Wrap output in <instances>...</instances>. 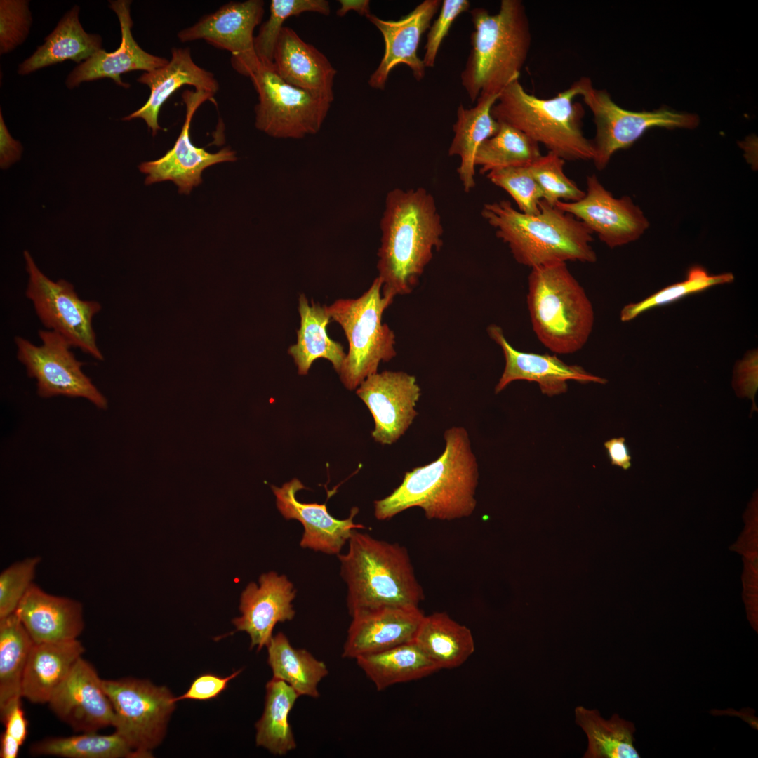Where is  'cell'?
I'll return each mask as SVG.
<instances>
[{
	"mask_svg": "<svg viewBox=\"0 0 758 758\" xmlns=\"http://www.w3.org/2000/svg\"><path fill=\"white\" fill-rule=\"evenodd\" d=\"M380 230L378 277L382 295L392 303L396 295L412 292L442 246L444 227L434 197L423 187L392 190Z\"/></svg>",
	"mask_w": 758,
	"mask_h": 758,
	"instance_id": "obj_1",
	"label": "cell"
},
{
	"mask_svg": "<svg viewBox=\"0 0 758 758\" xmlns=\"http://www.w3.org/2000/svg\"><path fill=\"white\" fill-rule=\"evenodd\" d=\"M446 446L434 461L405 473L401 484L374 502V515L387 520L409 508H421L428 519L450 521L472 514L478 484V465L467 430L445 431Z\"/></svg>",
	"mask_w": 758,
	"mask_h": 758,
	"instance_id": "obj_2",
	"label": "cell"
},
{
	"mask_svg": "<svg viewBox=\"0 0 758 758\" xmlns=\"http://www.w3.org/2000/svg\"><path fill=\"white\" fill-rule=\"evenodd\" d=\"M537 214L516 210L507 200L484 205L481 215L509 247L514 260L531 268L568 261L593 263L592 232L579 220L542 199Z\"/></svg>",
	"mask_w": 758,
	"mask_h": 758,
	"instance_id": "obj_3",
	"label": "cell"
},
{
	"mask_svg": "<svg viewBox=\"0 0 758 758\" xmlns=\"http://www.w3.org/2000/svg\"><path fill=\"white\" fill-rule=\"evenodd\" d=\"M347 543V552L337 556L351 617L385 607L419 606L425 594L404 546L358 529Z\"/></svg>",
	"mask_w": 758,
	"mask_h": 758,
	"instance_id": "obj_4",
	"label": "cell"
},
{
	"mask_svg": "<svg viewBox=\"0 0 758 758\" xmlns=\"http://www.w3.org/2000/svg\"><path fill=\"white\" fill-rule=\"evenodd\" d=\"M470 15L471 50L460 79L473 102L480 96L500 94L519 79L531 48V32L520 0H502L494 14L474 8Z\"/></svg>",
	"mask_w": 758,
	"mask_h": 758,
	"instance_id": "obj_5",
	"label": "cell"
},
{
	"mask_svg": "<svg viewBox=\"0 0 758 758\" xmlns=\"http://www.w3.org/2000/svg\"><path fill=\"white\" fill-rule=\"evenodd\" d=\"M578 95L573 83L553 98H540L526 92L516 79L500 93L491 114L497 121L519 129L565 161L592 160V140L583 131L585 110L580 103L574 102Z\"/></svg>",
	"mask_w": 758,
	"mask_h": 758,
	"instance_id": "obj_6",
	"label": "cell"
},
{
	"mask_svg": "<svg viewBox=\"0 0 758 758\" xmlns=\"http://www.w3.org/2000/svg\"><path fill=\"white\" fill-rule=\"evenodd\" d=\"M526 298L533 330L551 352L573 354L587 343L594 326L593 307L566 263L531 268Z\"/></svg>",
	"mask_w": 758,
	"mask_h": 758,
	"instance_id": "obj_7",
	"label": "cell"
},
{
	"mask_svg": "<svg viewBox=\"0 0 758 758\" xmlns=\"http://www.w3.org/2000/svg\"><path fill=\"white\" fill-rule=\"evenodd\" d=\"M381 290L378 277L360 297L338 299L327 306L331 319L340 325L349 344L338 373L349 390L376 373L380 361H389L397 354L394 333L382 323L383 312L392 302L382 295Z\"/></svg>",
	"mask_w": 758,
	"mask_h": 758,
	"instance_id": "obj_8",
	"label": "cell"
},
{
	"mask_svg": "<svg viewBox=\"0 0 758 758\" xmlns=\"http://www.w3.org/2000/svg\"><path fill=\"white\" fill-rule=\"evenodd\" d=\"M573 84L594 117L596 134L592 140V161L598 170L607 166L615 152L631 147L649 128L692 129L700 122L696 114L666 107L641 112L623 109L613 102L607 91L594 88L587 77H582Z\"/></svg>",
	"mask_w": 758,
	"mask_h": 758,
	"instance_id": "obj_9",
	"label": "cell"
},
{
	"mask_svg": "<svg viewBox=\"0 0 758 758\" xmlns=\"http://www.w3.org/2000/svg\"><path fill=\"white\" fill-rule=\"evenodd\" d=\"M112 705L113 727L134 752V757H151L162 742L175 708L173 695L166 686L147 679L126 677L103 679Z\"/></svg>",
	"mask_w": 758,
	"mask_h": 758,
	"instance_id": "obj_10",
	"label": "cell"
},
{
	"mask_svg": "<svg viewBox=\"0 0 758 758\" xmlns=\"http://www.w3.org/2000/svg\"><path fill=\"white\" fill-rule=\"evenodd\" d=\"M23 255L29 275L25 296L32 301L44 326L60 334L72 347L103 361L93 327V317L102 310L100 303L81 299L73 284L65 279H49L28 251H24Z\"/></svg>",
	"mask_w": 758,
	"mask_h": 758,
	"instance_id": "obj_11",
	"label": "cell"
},
{
	"mask_svg": "<svg viewBox=\"0 0 758 758\" xmlns=\"http://www.w3.org/2000/svg\"><path fill=\"white\" fill-rule=\"evenodd\" d=\"M250 79L258 95L255 127L277 138H302L317 133L331 101L284 81L273 63L260 62Z\"/></svg>",
	"mask_w": 758,
	"mask_h": 758,
	"instance_id": "obj_12",
	"label": "cell"
},
{
	"mask_svg": "<svg viewBox=\"0 0 758 758\" xmlns=\"http://www.w3.org/2000/svg\"><path fill=\"white\" fill-rule=\"evenodd\" d=\"M42 343L35 345L21 336H15L17 358L27 375L36 380V392L42 398L56 396L81 397L98 408L106 410L105 396L83 372L84 363L71 351L72 345L58 333L39 330Z\"/></svg>",
	"mask_w": 758,
	"mask_h": 758,
	"instance_id": "obj_13",
	"label": "cell"
},
{
	"mask_svg": "<svg viewBox=\"0 0 758 758\" xmlns=\"http://www.w3.org/2000/svg\"><path fill=\"white\" fill-rule=\"evenodd\" d=\"M264 1H230L178 33L181 42L204 39L231 53V64L238 73L250 77L260 64L254 48L253 32L262 19Z\"/></svg>",
	"mask_w": 758,
	"mask_h": 758,
	"instance_id": "obj_14",
	"label": "cell"
},
{
	"mask_svg": "<svg viewBox=\"0 0 758 758\" xmlns=\"http://www.w3.org/2000/svg\"><path fill=\"white\" fill-rule=\"evenodd\" d=\"M587 191L576 201H557L555 206L580 220L609 248L638 239L649 222L630 197L615 198L596 175L586 179Z\"/></svg>",
	"mask_w": 758,
	"mask_h": 758,
	"instance_id": "obj_15",
	"label": "cell"
},
{
	"mask_svg": "<svg viewBox=\"0 0 758 758\" xmlns=\"http://www.w3.org/2000/svg\"><path fill=\"white\" fill-rule=\"evenodd\" d=\"M213 95L204 91H184L182 98L186 108L185 119L173 147L161 158L142 162L138 166L140 171L147 175L145 185L171 180L178 186L180 193L189 194L194 187L201 183L204 169L218 163L237 160L235 152L230 148L211 153L195 146L191 140L192 119L199 107L211 100Z\"/></svg>",
	"mask_w": 758,
	"mask_h": 758,
	"instance_id": "obj_16",
	"label": "cell"
},
{
	"mask_svg": "<svg viewBox=\"0 0 758 758\" xmlns=\"http://www.w3.org/2000/svg\"><path fill=\"white\" fill-rule=\"evenodd\" d=\"M356 393L373 418L372 437L382 444L397 441L418 415L415 407L420 388L415 377L405 372L385 371L371 375Z\"/></svg>",
	"mask_w": 758,
	"mask_h": 758,
	"instance_id": "obj_17",
	"label": "cell"
},
{
	"mask_svg": "<svg viewBox=\"0 0 758 758\" xmlns=\"http://www.w3.org/2000/svg\"><path fill=\"white\" fill-rule=\"evenodd\" d=\"M97 670L80 658L51 697L48 705L77 732H98L112 726L114 712Z\"/></svg>",
	"mask_w": 758,
	"mask_h": 758,
	"instance_id": "obj_18",
	"label": "cell"
},
{
	"mask_svg": "<svg viewBox=\"0 0 758 758\" xmlns=\"http://www.w3.org/2000/svg\"><path fill=\"white\" fill-rule=\"evenodd\" d=\"M259 584L250 583L240 597L241 616L232 620L236 631L246 632L250 648L258 651L267 647L278 623L292 620L295 616L293 604L296 596L293 583L286 575L270 571L262 574Z\"/></svg>",
	"mask_w": 758,
	"mask_h": 758,
	"instance_id": "obj_19",
	"label": "cell"
},
{
	"mask_svg": "<svg viewBox=\"0 0 758 758\" xmlns=\"http://www.w3.org/2000/svg\"><path fill=\"white\" fill-rule=\"evenodd\" d=\"M276 497V505L286 519L298 521L303 527L300 546L314 552L329 555H338L348 542L352 531L366 527L354 521L359 512L357 507L352 508L350 516L344 519L333 517L326 505L299 501L297 493L307 488L296 478L281 487L271 486Z\"/></svg>",
	"mask_w": 758,
	"mask_h": 758,
	"instance_id": "obj_20",
	"label": "cell"
},
{
	"mask_svg": "<svg viewBox=\"0 0 758 758\" xmlns=\"http://www.w3.org/2000/svg\"><path fill=\"white\" fill-rule=\"evenodd\" d=\"M487 332L501 347L505 361L504 371L495 387L496 394L516 380L536 383L541 392L549 397L566 392L568 380L580 383H607L606 379L588 373L580 366L566 364L555 354L516 350L507 340L503 329L498 325L488 326Z\"/></svg>",
	"mask_w": 758,
	"mask_h": 758,
	"instance_id": "obj_21",
	"label": "cell"
},
{
	"mask_svg": "<svg viewBox=\"0 0 758 758\" xmlns=\"http://www.w3.org/2000/svg\"><path fill=\"white\" fill-rule=\"evenodd\" d=\"M441 4L440 0H425L397 20H383L371 13L366 16L380 32L385 42L384 55L368 79L371 88L383 89L390 72L400 64L408 66L416 80L423 79L425 67L418 56V48Z\"/></svg>",
	"mask_w": 758,
	"mask_h": 758,
	"instance_id": "obj_22",
	"label": "cell"
},
{
	"mask_svg": "<svg viewBox=\"0 0 758 758\" xmlns=\"http://www.w3.org/2000/svg\"><path fill=\"white\" fill-rule=\"evenodd\" d=\"M425 614L419 606L385 607L352 616L342 656L354 658L413 641Z\"/></svg>",
	"mask_w": 758,
	"mask_h": 758,
	"instance_id": "obj_23",
	"label": "cell"
},
{
	"mask_svg": "<svg viewBox=\"0 0 758 758\" xmlns=\"http://www.w3.org/2000/svg\"><path fill=\"white\" fill-rule=\"evenodd\" d=\"M131 1L128 0L109 1V8L115 12L120 23V46L110 53L101 48L79 64L68 76L66 80L67 88H73L82 82L102 78H111L117 84L128 88L129 84L122 81L121 74L136 70L150 72L168 63L166 58L145 51L134 39L131 33Z\"/></svg>",
	"mask_w": 758,
	"mask_h": 758,
	"instance_id": "obj_24",
	"label": "cell"
},
{
	"mask_svg": "<svg viewBox=\"0 0 758 758\" xmlns=\"http://www.w3.org/2000/svg\"><path fill=\"white\" fill-rule=\"evenodd\" d=\"M138 81L149 86L150 95L145 104L122 120L142 119L152 135L162 128L158 124L159 112L164 102L184 85L195 87L215 95L219 84L213 73L198 66L192 60L189 48H173L171 58L164 66L143 73Z\"/></svg>",
	"mask_w": 758,
	"mask_h": 758,
	"instance_id": "obj_25",
	"label": "cell"
},
{
	"mask_svg": "<svg viewBox=\"0 0 758 758\" xmlns=\"http://www.w3.org/2000/svg\"><path fill=\"white\" fill-rule=\"evenodd\" d=\"M34 643L76 639L84 630L82 604L32 584L15 612Z\"/></svg>",
	"mask_w": 758,
	"mask_h": 758,
	"instance_id": "obj_26",
	"label": "cell"
},
{
	"mask_svg": "<svg viewBox=\"0 0 758 758\" xmlns=\"http://www.w3.org/2000/svg\"><path fill=\"white\" fill-rule=\"evenodd\" d=\"M273 67L286 83L333 100V81L337 71L321 51L303 41L290 27H284L279 35Z\"/></svg>",
	"mask_w": 758,
	"mask_h": 758,
	"instance_id": "obj_27",
	"label": "cell"
},
{
	"mask_svg": "<svg viewBox=\"0 0 758 758\" xmlns=\"http://www.w3.org/2000/svg\"><path fill=\"white\" fill-rule=\"evenodd\" d=\"M84 651L77 639L34 643L23 675L22 697L33 703H48Z\"/></svg>",
	"mask_w": 758,
	"mask_h": 758,
	"instance_id": "obj_28",
	"label": "cell"
},
{
	"mask_svg": "<svg viewBox=\"0 0 758 758\" xmlns=\"http://www.w3.org/2000/svg\"><path fill=\"white\" fill-rule=\"evenodd\" d=\"M498 95L480 96L475 106L465 108L460 104L457 121L453 126L454 136L448 149L449 156L460 159L457 169L464 190L469 192L475 186V156L481 145L494 135L500 124L491 114V109Z\"/></svg>",
	"mask_w": 758,
	"mask_h": 758,
	"instance_id": "obj_29",
	"label": "cell"
},
{
	"mask_svg": "<svg viewBox=\"0 0 758 758\" xmlns=\"http://www.w3.org/2000/svg\"><path fill=\"white\" fill-rule=\"evenodd\" d=\"M300 326L297 330V341L288 347L290 354L300 375L308 373L312 363L318 359L328 360L339 373L346 357L343 345L332 340L327 333L331 317L327 305L311 301L301 294L298 300Z\"/></svg>",
	"mask_w": 758,
	"mask_h": 758,
	"instance_id": "obj_30",
	"label": "cell"
},
{
	"mask_svg": "<svg viewBox=\"0 0 758 758\" xmlns=\"http://www.w3.org/2000/svg\"><path fill=\"white\" fill-rule=\"evenodd\" d=\"M79 8L74 6L45 38L43 45L18 67V74L26 75L39 69L71 60L86 61L102 48L98 34H88L79 20Z\"/></svg>",
	"mask_w": 758,
	"mask_h": 758,
	"instance_id": "obj_31",
	"label": "cell"
},
{
	"mask_svg": "<svg viewBox=\"0 0 758 758\" xmlns=\"http://www.w3.org/2000/svg\"><path fill=\"white\" fill-rule=\"evenodd\" d=\"M413 641L439 670L461 666L474 651L471 630L446 612L425 615Z\"/></svg>",
	"mask_w": 758,
	"mask_h": 758,
	"instance_id": "obj_32",
	"label": "cell"
},
{
	"mask_svg": "<svg viewBox=\"0 0 758 758\" xmlns=\"http://www.w3.org/2000/svg\"><path fill=\"white\" fill-rule=\"evenodd\" d=\"M355 660L378 691L420 679L439 670L413 641Z\"/></svg>",
	"mask_w": 758,
	"mask_h": 758,
	"instance_id": "obj_33",
	"label": "cell"
},
{
	"mask_svg": "<svg viewBox=\"0 0 758 758\" xmlns=\"http://www.w3.org/2000/svg\"><path fill=\"white\" fill-rule=\"evenodd\" d=\"M267 649L272 677L287 683L300 696H319L318 686L328 674L323 661L307 649L293 646L283 632L273 636Z\"/></svg>",
	"mask_w": 758,
	"mask_h": 758,
	"instance_id": "obj_34",
	"label": "cell"
},
{
	"mask_svg": "<svg viewBox=\"0 0 758 758\" xmlns=\"http://www.w3.org/2000/svg\"><path fill=\"white\" fill-rule=\"evenodd\" d=\"M265 707L255 724V743L274 755L297 747L288 716L300 695L285 681L272 677L266 684Z\"/></svg>",
	"mask_w": 758,
	"mask_h": 758,
	"instance_id": "obj_35",
	"label": "cell"
},
{
	"mask_svg": "<svg viewBox=\"0 0 758 758\" xmlns=\"http://www.w3.org/2000/svg\"><path fill=\"white\" fill-rule=\"evenodd\" d=\"M34 644L15 613L0 618V716L21 702L23 675Z\"/></svg>",
	"mask_w": 758,
	"mask_h": 758,
	"instance_id": "obj_36",
	"label": "cell"
},
{
	"mask_svg": "<svg viewBox=\"0 0 758 758\" xmlns=\"http://www.w3.org/2000/svg\"><path fill=\"white\" fill-rule=\"evenodd\" d=\"M575 722L587 736L588 747L585 758H639L634 745L635 726L631 722L614 714L610 719L602 718L597 710L583 706L575 709Z\"/></svg>",
	"mask_w": 758,
	"mask_h": 758,
	"instance_id": "obj_37",
	"label": "cell"
},
{
	"mask_svg": "<svg viewBox=\"0 0 758 758\" xmlns=\"http://www.w3.org/2000/svg\"><path fill=\"white\" fill-rule=\"evenodd\" d=\"M29 751L34 756L65 758L134 757L133 751L116 731L109 735L84 732L67 737H48L32 744Z\"/></svg>",
	"mask_w": 758,
	"mask_h": 758,
	"instance_id": "obj_38",
	"label": "cell"
},
{
	"mask_svg": "<svg viewBox=\"0 0 758 758\" xmlns=\"http://www.w3.org/2000/svg\"><path fill=\"white\" fill-rule=\"evenodd\" d=\"M497 133L478 149L474 164L481 173L510 166L527 165L542 154L539 144L519 129L500 123Z\"/></svg>",
	"mask_w": 758,
	"mask_h": 758,
	"instance_id": "obj_39",
	"label": "cell"
},
{
	"mask_svg": "<svg viewBox=\"0 0 758 758\" xmlns=\"http://www.w3.org/2000/svg\"><path fill=\"white\" fill-rule=\"evenodd\" d=\"M733 279L734 276L731 272L710 274L700 265L693 266L683 281L670 285L641 301L625 305L620 312V320L629 321L646 310L673 302L716 285L731 283Z\"/></svg>",
	"mask_w": 758,
	"mask_h": 758,
	"instance_id": "obj_40",
	"label": "cell"
},
{
	"mask_svg": "<svg viewBox=\"0 0 758 758\" xmlns=\"http://www.w3.org/2000/svg\"><path fill=\"white\" fill-rule=\"evenodd\" d=\"M270 17L260 28L254 38V48L260 62L273 63V55L277 41L284 22L291 16H297L305 12H314L328 15L331 12L329 2L326 0H272Z\"/></svg>",
	"mask_w": 758,
	"mask_h": 758,
	"instance_id": "obj_41",
	"label": "cell"
},
{
	"mask_svg": "<svg viewBox=\"0 0 758 758\" xmlns=\"http://www.w3.org/2000/svg\"><path fill=\"white\" fill-rule=\"evenodd\" d=\"M565 160L548 152L528 164V170L540 187L543 200L552 206L557 201H576L585 192L569 179L564 171Z\"/></svg>",
	"mask_w": 758,
	"mask_h": 758,
	"instance_id": "obj_42",
	"label": "cell"
},
{
	"mask_svg": "<svg viewBox=\"0 0 758 758\" xmlns=\"http://www.w3.org/2000/svg\"><path fill=\"white\" fill-rule=\"evenodd\" d=\"M487 178L512 197L519 211L526 214L539 213V204L543 194L531 175L528 164L492 171L487 173Z\"/></svg>",
	"mask_w": 758,
	"mask_h": 758,
	"instance_id": "obj_43",
	"label": "cell"
},
{
	"mask_svg": "<svg viewBox=\"0 0 758 758\" xmlns=\"http://www.w3.org/2000/svg\"><path fill=\"white\" fill-rule=\"evenodd\" d=\"M40 557H29L13 564L0 574V618L13 613L33 584Z\"/></svg>",
	"mask_w": 758,
	"mask_h": 758,
	"instance_id": "obj_44",
	"label": "cell"
},
{
	"mask_svg": "<svg viewBox=\"0 0 758 758\" xmlns=\"http://www.w3.org/2000/svg\"><path fill=\"white\" fill-rule=\"evenodd\" d=\"M25 0L0 1V53L6 54L22 44L29 32L32 15Z\"/></svg>",
	"mask_w": 758,
	"mask_h": 758,
	"instance_id": "obj_45",
	"label": "cell"
},
{
	"mask_svg": "<svg viewBox=\"0 0 758 758\" xmlns=\"http://www.w3.org/2000/svg\"><path fill=\"white\" fill-rule=\"evenodd\" d=\"M470 3L468 0H444L440 6L438 18L430 27L427 41L424 46L425 54L423 59L425 67L434 65L439 47L447 36L455 20L461 13L469 11Z\"/></svg>",
	"mask_w": 758,
	"mask_h": 758,
	"instance_id": "obj_46",
	"label": "cell"
},
{
	"mask_svg": "<svg viewBox=\"0 0 758 758\" xmlns=\"http://www.w3.org/2000/svg\"><path fill=\"white\" fill-rule=\"evenodd\" d=\"M758 354L757 350L748 352L738 361L734 368L733 387L738 396L752 400V411H757L754 396L758 388Z\"/></svg>",
	"mask_w": 758,
	"mask_h": 758,
	"instance_id": "obj_47",
	"label": "cell"
},
{
	"mask_svg": "<svg viewBox=\"0 0 758 758\" xmlns=\"http://www.w3.org/2000/svg\"><path fill=\"white\" fill-rule=\"evenodd\" d=\"M241 672V670H239L226 677L210 673L201 674L192 681L185 693L175 697L174 701L177 703L182 700H209L215 698L227 689L229 682Z\"/></svg>",
	"mask_w": 758,
	"mask_h": 758,
	"instance_id": "obj_48",
	"label": "cell"
},
{
	"mask_svg": "<svg viewBox=\"0 0 758 758\" xmlns=\"http://www.w3.org/2000/svg\"><path fill=\"white\" fill-rule=\"evenodd\" d=\"M1 720L5 725L4 732L22 745L27 738V721L21 707V702L12 705L1 716Z\"/></svg>",
	"mask_w": 758,
	"mask_h": 758,
	"instance_id": "obj_49",
	"label": "cell"
},
{
	"mask_svg": "<svg viewBox=\"0 0 758 758\" xmlns=\"http://www.w3.org/2000/svg\"><path fill=\"white\" fill-rule=\"evenodd\" d=\"M22 152L20 142L12 138L0 112V166L5 169L20 160Z\"/></svg>",
	"mask_w": 758,
	"mask_h": 758,
	"instance_id": "obj_50",
	"label": "cell"
},
{
	"mask_svg": "<svg viewBox=\"0 0 758 758\" xmlns=\"http://www.w3.org/2000/svg\"><path fill=\"white\" fill-rule=\"evenodd\" d=\"M604 445L611 465L623 470L631 467V456L624 437L612 438L605 441Z\"/></svg>",
	"mask_w": 758,
	"mask_h": 758,
	"instance_id": "obj_51",
	"label": "cell"
},
{
	"mask_svg": "<svg viewBox=\"0 0 758 758\" xmlns=\"http://www.w3.org/2000/svg\"><path fill=\"white\" fill-rule=\"evenodd\" d=\"M339 2L340 7L336 12L338 16L343 17L350 11L366 17L371 14L368 0H340Z\"/></svg>",
	"mask_w": 758,
	"mask_h": 758,
	"instance_id": "obj_52",
	"label": "cell"
},
{
	"mask_svg": "<svg viewBox=\"0 0 758 758\" xmlns=\"http://www.w3.org/2000/svg\"><path fill=\"white\" fill-rule=\"evenodd\" d=\"M21 745L20 742L4 731L1 736L0 757L16 758Z\"/></svg>",
	"mask_w": 758,
	"mask_h": 758,
	"instance_id": "obj_53",
	"label": "cell"
}]
</instances>
